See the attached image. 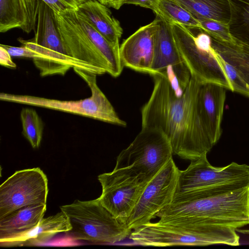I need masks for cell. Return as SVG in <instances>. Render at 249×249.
Wrapping results in <instances>:
<instances>
[{
	"instance_id": "1",
	"label": "cell",
	"mask_w": 249,
	"mask_h": 249,
	"mask_svg": "<svg viewBox=\"0 0 249 249\" xmlns=\"http://www.w3.org/2000/svg\"><path fill=\"white\" fill-rule=\"evenodd\" d=\"M152 76V93L141 109L142 127L160 129L169 141L173 155L182 159L192 161L207 155L214 145L203 128L197 110L200 82L191 76L180 93L165 72Z\"/></svg>"
},
{
	"instance_id": "2",
	"label": "cell",
	"mask_w": 249,
	"mask_h": 249,
	"mask_svg": "<svg viewBox=\"0 0 249 249\" xmlns=\"http://www.w3.org/2000/svg\"><path fill=\"white\" fill-rule=\"evenodd\" d=\"M188 216L236 230L249 225V186H224L176 193L157 217Z\"/></svg>"
},
{
	"instance_id": "3",
	"label": "cell",
	"mask_w": 249,
	"mask_h": 249,
	"mask_svg": "<svg viewBox=\"0 0 249 249\" xmlns=\"http://www.w3.org/2000/svg\"><path fill=\"white\" fill-rule=\"evenodd\" d=\"M129 237L135 245L153 247L237 246L240 239L233 227L188 216L161 217L134 230Z\"/></svg>"
},
{
	"instance_id": "4",
	"label": "cell",
	"mask_w": 249,
	"mask_h": 249,
	"mask_svg": "<svg viewBox=\"0 0 249 249\" xmlns=\"http://www.w3.org/2000/svg\"><path fill=\"white\" fill-rule=\"evenodd\" d=\"M68 216L71 229L65 233L71 238L96 244H114L129 237L132 231L115 217L99 198L75 200L60 207Z\"/></svg>"
},
{
	"instance_id": "5",
	"label": "cell",
	"mask_w": 249,
	"mask_h": 249,
	"mask_svg": "<svg viewBox=\"0 0 249 249\" xmlns=\"http://www.w3.org/2000/svg\"><path fill=\"white\" fill-rule=\"evenodd\" d=\"M73 70L90 88L91 96L89 97L77 101H63L31 95L1 93L0 99L69 112L125 127L126 123L120 119L110 102L98 86L97 74L77 68H73Z\"/></svg>"
},
{
	"instance_id": "6",
	"label": "cell",
	"mask_w": 249,
	"mask_h": 249,
	"mask_svg": "<svg viewBox=\"0 0 249 249\" xmlns=\"http://www.w3.org/2000/svg\"><path fill=\"white\" fill-rule=\"evenodd\" d=\"M171 25L177 47L191 76L199 82L216 84L232 91L231 85L212 46L211 36L200 30L195 35L183 26Z\"/></svg>"
},
{
	"instance_id": "7",
	"label": "cell",
	"mask_w": 249,
	"mask_h": 249,
	"mask_svg": "<svg viewBox=\"0 0 249 249\" xmlns=\"http://www.w3.org/2000/svg\"><path fill=\"white\" fill-rule=\"evenodd\" d=\"M173 156L170 142L163 132L142 127L133 142L119 154L114 168L131 167L152 179Z\"/></svg>"
},
{
	"instance_id": "8",
	"label": "cell",
	"mask_w": 249,
	"mask_h": 249,
	"mask_svg": "<svg viewBox=\"0 0 249 249\" xmlns=\"http://www.w3.org/2000/svg\"><path fill=\"white\" fill-rule=\"evenodd\" d=\"M98 179L102 188L100 201L115 217L124 221L152 179L131 167H124L100 174Z\"/></svg>"
},
{
	"instance_id": "9",
	"label": "cell",
	"mask_w": 249,
	"mask_h": 249,
	"mask_svg": "<svg viewBox=\"0 0 249 249\" xmlns=\"http://www.w3.org/2000/svg\"><path fill=\"white\" fill-rule=\"evenodd\" d=\"M224 186H249V165L232 162L227 166L215 167L205 155L191 161L185 170H179L176 194Z\"/></svg>"
},
{
	"instance_id": "10",
	"label": "cell",
	"mask_w": 249,
	"mask_h": 249,
	"mask_svg": "<svg viewBox=\"0 0 249 249\" xmlns=\"http://www.w3.org/2000/svg\"><path fill=\"white\" fill-rule=\"evenodd\" d=\"M179 170L173 158L149 182L129 216L123 221L134 230L150 222L170 204L176 193Z\"/></svg>"
},
{
	"instance_id": "11",
	"label": "cell",
	"mask_w": 249,
	"mask_h": 249,
	"mask_svg": "<svg viewBox=\"0 0 249 249\" xmlns=\"http://www.w3.org/2000/svg\"><path fill=\"white\" fill-rule=\"evenodd\" d=\"M48 179L38 167L18 170L0 186V218L21 207L46 204Z\"/></svg>"
},
{
	"instance_id": "12",
	"label": "cell",
	"mask_w": 249,
	"mask_h": 249,
	"mask_svg": "<svg viewBox=\"0 0 249 249\" xmlns=\"http://www.w3.org/2000/svg\"><path fill=\"white\" fill-rule=\"evenodd\" d=\"M158 25L155 36L152 74L166 72L178 89L183 91L191 78L177 47L172 25L156 15Z\"/></svg>"
},
{
	"instance_id": "13",
	"label": "cell",
	"mask_w": 249,
	"mask_h": 249,
	"mask_svg": "<svg viewBox=\"0 0 249 249\" xmlns=\"http://www.w3.org/2000/svg\"><path fill=\"white\" fill-rule=\"evenodd\" d=\"M59 30L68 55L109 73V64L79 23L75 9L55 12Z\"/></svg>"
},
{
	"instance_id": "14",
	"label": "cell",
	"mask_w": 249,
	"mask_h": 249,
	"mask_svg": "<svg viewBox=\"0 0 249 249\" xmlns=\"http://www.w3.org/2000/svg\"><path fill=\"white\" fill-rule=\"evenodd\" d=\"M158 19L141 27L120 46L119 53L124 67L152 75L155 36Z\"/></svg>"
},
{
	"instance_id": "15",
	"label": "cell",
	"mask_w": 249,
	"mask_h": 249,
	"mask_svg": "<svg viewBox=\"0 0 249 249\" xmlns=\"http://www.w3.org/2000/svg\"><path fill=\"white\" fill-rule=\"evenodd\" d=\"M226 89L211 83L200 82L197 107L203 128L215 145L222 135L221 123L226 97Z\"/></svg>"
},
{
	"instance_id": "16",
	"label": "cell",
	"mask_w": 249,
	"mask_h": 249,
	"mask_svg": "<svg viewBox=\"0 0 249 249\" xmlns=\"http://www.w3.org/2000/svg\"><path fill=\"white\" fill-rule=\"evenodd\" d=\"M39 0H0V32L20 28L36 30Z\"/></svg>"
},
{
	"instance_id": "17",
	"label": "cell",
	"mask_w": 249,
	"mask_h": 249,
	"mask_svg": "<svg viewBox=\"0 0 249 249\" xmlns=\"http://www.w3.org/2000/svg\"><path fill=\"white\" fill-rule=\"evenodd\" d=\"M46 208L44 204L26 206L0 218V243L19 236L36 227Z\"/></svg>"
},
{
	"instance_id": "18",
	"label": "cell",
	"mask_w": 249,
	"mask_h": 249,
	"mask_svg": "<svg viewBox=\"0 0 249 249\" xmlns=\"http://www.w3.org/2000/svg\"><path fill=\"white\" fill-rule=\"evenodd\" d=\"M71 228L68 216L61 211L54 215L43 217L37 226L31 231L0 243V245L1 247H13L43 244L56 234L70 231Z\"/></svg>"
},
{
	"instance_id": "19",
	"label": "cell",
	"mask_w": 249,
	"mask_h": 249,
	"mask_svg": "<svg viewBox=\"0 0 249 249\" xmlns=\"http://www.w3.org/2000/svg\"><path fill=\"white\" fill-rule=\"evenodd\" d=\"M77 11L107 40L120 46L123 29L106 5L98 0H85L78 5Z\"/></svg>"
},
{
	"instance_id": "20",
	"label": "cell",
	"mask_w": 249,
	"mask_h": 249,
	"mask_svg": "<svg viewBox=\"0 0 249 249\" xmlns=\"http://www.w3.org/2000/svg\"><path fill=\"white\" fill-rule=\"evenodd\" d=\"M31 40L43 48L68 55L62 40L54 11L42 0H39L35 36Z\"/></svg>"
},
{
	"instance_id": "21",
	"label": "cell",
	"mask_w": 249,
	"mask_h": 249,
	"mask_svg": "<svg viewBox=\"0 0 249 249\" xmlns=\"http://www.w3.org/2000/svg\"><path fill=\"white\" fill-rule=\"evenodd\" d=\"M199 21L211 19L228 24L231 17L230 0H174Z\"/></svg>"
},
{
	"instance_id": "22",
	"label": "cell",
	"mask_w": 249,
	"mask_h": 249,
	"mask_svg": "<svg viewBox=\"0 0 249 249\" xmlns=\"http://www.w3.org/2000/svg\"><path fill=\"white\" fill-rule=\"evenodd\" d=\"M75 15L83 29L108 61L110 68L109 74L114 77L119 76L124 67L120 56V46L107 40L78 12L77 9H75Z\"/></svg>"
},
{
	"instance_id": "23",
	"label": "cell",
	"mask_w": 249,
	"mask_h": 249,
	"mask_svg": "<svg viewBox=\"0 0 249 249\" xmlns=\"http://www.w3.org/2000/svg\"><path fill=\"white\" fill-rule=\"evenodd\" d=\"M212 39V46L226 61L232 65L249 86V47L234 43Z\"/></svg>"
},
{
	"instance_id": "24",
	"label": "cell",
	"mask_w": 249,
	"mask_h": 249,
	"mask_svg": "<svg viewBox=\"0 0 249 249\" xmlns=\"http://www.w3.org/2000/svg\"><path fill=\"white\" fill-rule=\"evenodd\" d=\"M231 17L228 24L235 42L249 47V0H230Z\"/></svg>"
},
{
	"instance_id": "25",
	"label": "cell",
	"mask_w": 249,
	"mask_h": 249,
	"mask_svg": "<svg viewBox=\"0 0 249 249\" xmlns=\"http://www.w3.org/2000/svg\"><path fill=\"white\" fill-rule=\"evenodd\" d=\"M155 13L171 24H179L189 29L201 28L199 21L174 0H160Z\"/></svg>"
},
{
	"instance_id": "26",
	"label": "cell",
	"mask_w": 249,
	"mask_h": 249,
	"mask_svg": "<svg viewBox=\"0 0 249 249\" xmlns=\"http://www.w3.org/2000/svg\"><path fill=\"white\" fill-rule=\"evenodd\" d=\"M22 133L34 148L39 147L43 133V122L34 109L23 108L20 114Z\"/></svg>"
},
{
	"instance_id": "27",
	"label": "cell",
	"mask_w": 249,
	"mask_h": 249,
	"mask_svg": "<svg viewBox=\"0 0 249 249\" xmlns=\"http://www.w3.org/2000/svg\"><path fill=\"white\" fill-rule=\"evenodd\" d=\"M199 22L201 25L199 30L207 33L211 38L223 42H235L230 34L228 24L211 19H204Z\"/></svg>"
},
{
	"instance_id": "28",
	"label": "cell",
	"mask_w": 249,
	"mask_h": 249,
	"mask_svg": "<svg viewBox=\"0 0 249 249\" xmlns=\"http://www.w3.org/2000/svg\"><path fill=\"white\" fill-rule=\"evenodd\" d=\"M215 53L218 61L231 85L232 91L249 98V86L248 84L232 65L223 59L216 51Z\"/></svg>"
},
{
	"instance_id": "29",
	"label": "cell",
	"mask_w": 249,
	"mask_h": 249,
	"mask_svg": "<svg viewBox=\"0 0 249 249\" xmlns=\"http://www.w3.org/2000/svg\"><path fill=\"white\" fill-rule=\"evenodd\" d=\"M160 0H124L123 5L132 4L151 9L154 13L157 10Z\"/></svg>"
},
{
	"instance_id": "30",
	"label": "cell",
	"mask_w": 249,
	"mask_h": 249,
	"mask_svg": "<svg viewBox=\"0 0 249 249\" xmlns=\"http://www.w3.org/2000/svg\"><path fill=\"white\" fill-rule=\"evenodd\" d=\"M0 64L4 67L14 69L17 65L12 59V56L2 46L0 45Z\"/></svg>"
},
{
	"instance_id": "31",
	"label": "cell",
	"mask_w": 249,
	"mask_h": 249,
	"mask_svg": "<svg viewBox=\"0 0 249 249\" xmlns=\"http://www.w3.org/2000/svg\"><path fill=\"white\" fill-rule=\"evenodd\" d=\"M49 6L55 12H63L69 7L62 0H42Z\"/></svg>"
},
{
	"instance_id": "32",
	"label": "cell",
	"mask_w": 249,
	"mask_h": 249,
	"mask_svg": "<svg viewBox=\"0 0 249 249\" xmlns=\"http://www.w3.org/2000/svg\"><path fill=\"white\" fill-rule=\"evenodd\" d=\"M107 6L118 10L123 5L124 0H98Z\"/></svg>"
},
{
	"instance_id": "33",
	"label": "cell",
	"mask_w": 249,
	"mask_h": 249,
	"mask_svg": "<svg viewBox=\"0 0 249 249\" xmlns=\"http://www.w3.org/2000/svg\"><path fill=\"white\" fill-rule=\"evenodd\" d=\"M69 7L77 9L79 3L76 0H62Z\"/></svg>"
},
{
	"instance_id": "34",
	"label": "cell",
	"mask_w": 249,
	"mask_h": 249,
	"mask_svg": "<svg viewBox=\"0 0 249 249\" xmlns=\"http://www.w3.org/2000/svg\"><path fill=\"white\" fill-rule=\"evenodd\" d=\"M236 231L244 234H249V230H240V229H238L236 230Z\"/></svg>"
},
{
	"instance_id": "35",
	"label": "cell",
	"mask_w": 249,
	"mask_h": 249,
	"mask_svg": "<svg viewBox=\"0 0 249 249\" xmlns=\"http://www.w3.org/2000/svg\"><path fill=\"white\" fill-rule=\"evenodd\" d=\"M77 1V2L79 3V4L81 3H82V2H83L84 1H85V0H76Z\"/></svg>"
}]
</instances>
